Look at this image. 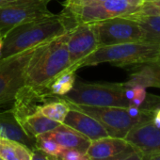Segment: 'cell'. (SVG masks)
<instances>
[{"label": "cell", "mask_w": 160, "mask_h": 160, "mask_svg": "<svg viewBox=\"0 0 160 160\" xmlns=\"http://www.w3.org/2000/svg\"><path fill=\"white\" fill-rule=\"evenodd\" d=\"M67 42L68 32L37 48L27 69L25 85L47 88L55 77L71 68Z\"/></svg>", "instance_id": "cell-1"}, {"label": "cell", "mask_w": 160, "mask_h": 160, "mask_svg": "<svg viewBox=\"0 0 160 160\" xmlns=\"http://www.w3.org/2000/svg\"><path fill=\"white\" fill-rule=\"evenodd\" d=\"M69 30L70 28L60 12L20 25L12 29L4 38L0 59L47 42Z\"/></svg>", "instance_id": "cell-2"}, {"label": "cell", "mask_w": 160, "mask_h": 160, "mask_svg": "<svg viewBox=\"0 0 160 160\" xmlns=\"http://www.w3.org/2000/svg\"><path fill=\"white\" fill-rule=\"evenodd\" d=\"M160 58V44L136 42L98 47L80 63L79 69L101 63H110L117 67L139 65Z\"/></svg>", "instance_id": "cell-3"}, {"label": "cell", "mask_w": 160, "mask_h": 160, "mask_svg": "<svg viewBox=\"0 0 160 160\" xmlns=\"http://www.w3.org/2000/svg\"><path fill=\"white\" fill-rule=\"evenodd\" d=\"M68 103L89 107L128 108L130 101L125 96L123 83H88L75 81L73 88L59 96Z\"/></svg>", "instance_id": "cell-4"}, {"label": "cell", "mask_w": 160, "mask_h": 160, "mask_svg": "<svg viewBox=\"0 0 160 160\" xmlns=\"http://www.w3.org/2000/svg\"><path fill=\"white\" fill-rule=\"evenodd\" d=\"M63 8L60 13L70 29L80 24L96 23L120 16L126 17L137 12L139 9V7L129 4L126 0H104L89 6Z\"/></svg>", "instance_id": "cell-5"}, {"label": "cell", "mask_w": 160, "mask_h": 160, "mask_svg": "<svg viewBox=\"0 0 160 160\" xmlns=\"http://www.w3.org/2000/svg\"><path fill=\"white\" fill-rule=\"evenodd\" d=\"M40 45L0 59V108L12 104L18 91L26 84L29 60Z\"/></svg>", "instance_id": "cell-6"}, {"label": "cell", "mask_w": 160, "mask_h": 160, "mask_svg": "<svg viewBox=\"0 0 160 160\" xmlns=\"http://www.w3.org/2000/svg\"><path fill=\"white\" fill-rule=\"evenodd\" d=\"M65 101V100H64ZM68 103V102H67ZM69 107L82 111L97 120L107 130L109 137L124 138L127 133L137 124L151 121L153 114L138 118L132 117L127 108L118 107H89L68 103Z\"/></svg>", "instance_id": "cell-7"}, {"label": "cell", "mask_w": 160, "mask_h": 160, "mask_svg": "<svg viewBox=\"0 0 160 160\" xmlns=\"http://www.w3.org/2000/svg\"><path fill=\"white\" fill-rule=\"evenodd\" d=\"M53 0H14L0 6V36L6 35L14 28L28 22L47 18L54 13L48 9Z\"/></svg>", "instance_id": "cell-8"}, {"label": "cell", "mask_w": 160, "mask_h": 160, "mask_svg": "<svg viewBox=\"0 0 160 160\" xmlns=\"http://www.w3.org/2000/svg\"><path fill=\"white\" fill-rule=\"evenodd\" d=\"M93 24L99 47L143 42V31L134 19L120 16Z\"/></svg>", "instance_id": "cell-9"}, {"label": "cell", "mask_w": 160, "mask_h": 160, "mask_svg": "<svg viewBox=\"0 0 160 160\" xmlns=\"http://www.w3.org/2000/svg\"><path fill=\"white\" fill-rule=\"evenodd\" d=\"M67 47L71 70L77 71L79 65L98 47V40L93 23L80 24L68 31Z\"/></svg>", "instance_id": "cell-10"}, {"label": "cell", "mask_w": 160, "mask_h": 160, "mask_svg": "<svg viewBox=\"0 0 160 160\" xmlns=\"http://www.w3.org/2000/svg\"><path fill=\"white\" fill-rule=\"evenodd\" d=\"M57 97V95L51 94L47 88H34L24 85L15 96L12 110L21 123L27 117L39 112L44 104Z\"/></svg>", "instance_id": "cell-11"}, {"label": "cell", "mask_w": 160, "mask_h": 160, "mask_svg": "<svg viewBox=\"0 0 160 160\" xmlns=\"http://www.w3.org/2000/svg\"><path fill=\"white\" fill-rule=\"evenodd\" d=\"M124 139L143 157L160 152V128L152 120L135 125L125 136Z\"/></svg>", "instance_id": "cell-12"}, {"label": "cell", "mask_w": 160, "mask_h": 160, "mask_svg": "<svg viewBox=\"0 0 160 160\" xmlns=\"http://www.w3.org/2000/svg\"><path fill=\"white\" fill-rule=\"evenodd\" d=\"M62 123L84 135L92 141L109 137L105 127L97 120L71 107Z\"/></svg>", "instance_id": "cell-13"}, {"label": "cell", "mask_w": 160, "mask_h": 160, "mask_svg": "<svg viewBox=\"0 0 160 160\" xmlns=\"http://www.w3.org/2000/svg\"><path fill=\"white\" fill-rule=\"evenodd\" d=\"M130 147L131 145L124 138L107 137L92 140L86 155L91 160H110Z\"/></svg>", "instance_id": "cell-14"}, {"label": "cell", "mask_w": 160, "mask_h": 160, "mask_svg": "<svg viewBox=\"0 0 160 160\" xmlns=\"http://www.w3.org/2000/svg\"><path fill=\"white\" fill-rule=\"evenodd\" d=\"M0 138L20 142L30 150L37 149L36 138L29 137L25 132L12 108L0 112Z\"/></svg>", "instance_id": "cell-15"}, {"label": "cell", "mask_w": 160, "mask_h": 160, "mask_svg": "<svg viewBox=\"0 0 160 160\" xmlns=\"http://www.w3.org/2000/svg\"><path fill=\"white\" fill-rule=\"evenodd\" d=\"M42 136L53 139L65 149H74L85 154L92 142L84 135L63 123L47 133L42 134Z\"/></svg>", "instance_id": "cell-16"}, {"label": "cell", "mask_w": 160, "mask_h": 160, "mask_svg": "<svg viewBox=\"0 0 160 160\" xmlns=\"http://www.w3.org/2000/svg\"><path fill=\"white\" fill-rule=\"evenodd\" d=\"M123 85L127 88L141 85L145 88L153 87L160 89V58L148 63L137 65L135 72Z\"/></svg>", "instance_id": "cell-17"}, {"label": "cell", "mask_w": 160, "mask_h": 160, "mask_svg": "<svg viewBox=\"0 0 160 160\" xmlns=\"http://www.w3.org/2000/svg\"><path fill=\"white\" fill-rule=\"evenodd\" d=\"M20 124L29 137L36 138L38 136L55 129L61 123L43 116L40 112H37L27 117Z\"/></svg>", "instance_id": "cell-18"}, {"label": "cell", "mask_w": 160, "mask_h": 160, "mask_svg": "<svg viewBox=\"0 0 160 160\" xmlns=\"http://www.w3.org/2000/svg\"><path fill=\"white\" fill-rule=\"evenodd\" d=\"M136 20L143 31V42L160 44V14L157 15H129Z\"/></svg>", "instance_id": "cell-19"}, {"label": "cell", "mask_w": 160, "mask_h": 160, "mask_svg": "<svg viewBox=\"0 0 160 160\" xmlns=\"http://www.w3.org/2000/svg\"><path fill=\"white\" fill-rule=\"evenodd\" d=\"M32 150L11 139L0 138V158L3 160H30Z\"/></svg>", "instance_id": "cell-20"}, {"label": "cell", "mask_w": 160, "mask_h": 160, "mask_svg": "<svg viewBox=\"0 0 160 160\" xmlns=\"http://www.w3.org/2000/svg\"><path fill=\"white\" fill-rule=\"evenodd\" d=\"M76 71L70 68L55 77L52 82L47 86L49 92L53 95L63 96L68 93L74 86L76 81Z\"/></svg>", "instance_id": "cell-21"}, {"label": "cell", "mask_w": 160, "mask_h": 160, "mask_svg": "<svg viewBox=\"0 0 160 160\" xmlns=\"http://www.w3.org/2000/svg\"><path fill=\"white\" fill-rule=\"evenodd\" d=\"M69 110L70 107L68 103L58 96L57 98L44 104L40 108L39 112L55 122L62 123Z\"/></svg>", "instance_id": "cell-22"}, {"label": "cell", "mask_w": 160, "mask_h": 160, "mask_svg": "<svg viewBox=\"0 0 160 160\" xmlns=\"http://www.w3.org/2000/svg\"><path fill=\"white\" fill-rule=\"evenodd\" d=\"M36 146L37 149L44 152L47 154L54 155V156H59L63 152V150L65 149L59 144H58L56 141H54L53 139L43 137L42 135L36 138Z\"/></svg>", "instance_id": "cell-23"}, {"label": "cell", "mask_w": 160, "mask_h": 160, "mask_svg": "<svg viewBox=\"0 0 160 160\" xmlns=\"http://www.w3.org/2000/svg\"><path fill=\"white\" fill-rule=\"evenodd\" d=\"M160 14V0L143 3L138 11L131 15H157Z\"/></svg>", "instance_id": "cell-24"}, {"label": "cell", "mask_w": 160, "mask_h": 160, "mask_svg": "<svg viewBox=\"0 0 160 160\" xmlns=\"http://www.w3.org/2000/svg\"><path fill=\"white\" fill-rule=\"evenodd\" d=\"M131 88L134 92V98L130 101V106L141 108L148 95L146 88L141 85H135Z\"/></svg>", "instance_id": "cell-25"}, {"label": "cell", "mask_w": 160, "mask_h": 160, "mask_svg": "<svg viewBox=\"0 0 160 160\" xmlns=\"http://www.w3.org/2000/svg\"><path fill=\"white\" fill-rule=\"evenodd\" d=\"M58 157L60 160H91L85 153L74 149H64Z\"/></svg>", "instance_id": "cell-26"}, {"label": "cell", "mask_w": 160, "mask_h": 160, "mask_svg": "<svg viewBox=\"0 0 160 160\" xmlns=\"http://www.w3.org/2000/svg\"><path fill=\"white\" fill-rule=\"evenodd\" d=\"M110 160H143V155L131 145L130 148Z\"/></svg>", "instance_id": "cell-27"}, {"label": "cell", "mask_w": 160, "mask_h": 160, "mask_svg": "<svg viewBox=\"0 0 160 160\" xmlns=\"http://www.w3.org/2000/svg\"><path fill=\"white\" fill-rule=\"evenodd\" d=\"M102 1H104V0H65L62 3V6L63 7H82V6L93 5Z\"/></svg>", "instance_id": "cell-28"}, {"label": "cell", "mask_w": 160, "mask_h": 160, "mask_svg": "<svg viewBox=\"0 0 160 160\" xmlns=\"http://www.w3.org/2000/svg\"><path fill=\"white\" fill-rule=\"evenodd\" d=\"M30 160H60V159L58 156L50 155L39 149H34V150H32V154H31Z\"/></svg>", "instance_id": "cell-29"}, {"label": "cell", "mask_w": 160, "mask_h": 160, "mask_svg": "<svg viewBox=\"0 0 160 160\" xmlns=\"http://www.w3.org/2000/svg\"><path fill=\"white\" fill-rule=\"evenodd\" d=\"M152 123H153L156 127L160 128V108H156V109L153 111V115H152Z\"/></svg>", "instance_id": "cell-30"}, {"label": "cell", "mask_w": 160, "mask_h": 160, "mask_svg": "<svg viewBox=\"0 0 160 160\" xmlns=\"http://www.w3.org/2000/svg\"><path fill=\"white\" fill-rule=\"evenodd\" d=\"M143 160H160V152L143 157Z\"/></svg>", "instance_id": "cell-31"}, {"label": "cell", "mask_w": 160, "mask_h": 160, "mask_svg": "<svg viewBox=\"0 0 160 160\" xmlns=\"http://www.w3.org/2000/svg\"><path fill=\"white\" fill-rule=\"evenodd\" d=\"M126 1H127L129 4H131V5L135 6V7H140V6L143 4V1H142V0H126Z\"/></svg>", "instance_id": "cell-32"}, {"label": "cell", "mask_w": 160, "mask_h": 160, "mask_svg": "<svg viewBox=\"0 0 160 160\" xmlns=\"http://www.w3.org/2000/svg\"><path fill=\"white\" fill-rule=\"evenodd\" d=\"M12 1H14V0H0V6H2V5H5L7 3H10Z\"/></svg>", "instance_id": "cell-33"}, {"label": "cell", "mask_w": 160, "mask_h": 160, "mask_svg": "<svg viewBox=\"0 0 160 160\" xmlns=\"http://www.w3.org/2000/svg\"><path fill=\"white\" fill-rule=\"evenodd\" d=\"M3 41H4V38L0 36V57H1V51H2V47H3Z\"/></svg>", "instance_id": "cell-34"}, {"label": "cell", "mask_w": 160, "mask_h": 160, "mask_svg": "<svg viewBox=\"0 0 160 160\" xmlns=\"http://www.w3.org/2000/svg\"><path fill=\"white\" fill-rule=\"evenodd\" d=\"M142 1H143V3H147V2H153L155 0H142Z\"/></svg>", "instance_id": "cell-35"}, {"label": "cell", "mask_w": 160, "mask_h": 160, "mask_svg": "<svg viewBox=\"0 0 160 160\" xmlns=\"http://www.w3.org/2000/svg\"><path fill=\"white\" fill-rule=\"evenodd\" d=\"M0 160H3V159H2V158H0Z\"/></svg>", "instance_id": "cell-36"}]
</instances>
